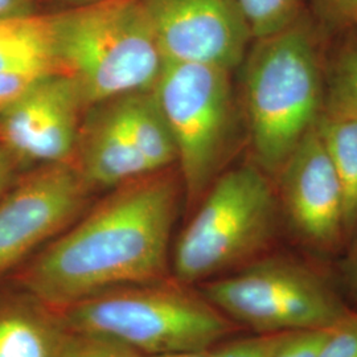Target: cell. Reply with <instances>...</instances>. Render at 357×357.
<instances>
[{"label": "cell", "instance_id": "2", "mask_svg": "<svg viewBox=\"0 0 357 357\" xmlns=\"http://www.w3.org/2000/svg\"><path fill=\"white\" fill-rule=\"evenodd\" d=\"M324 38L305 10L284 29L255 38L240 65L253 162L273 180L323 114Z\"/></svg>", "mask_w": 357, "mask_h": 357}, {"label": "cell", "instance_id": "29", "mask_svg": "<svg viewBox=\"0 0 357 357\" xmlns=\"http://www.w3.org/2000/svg\"><path fill=\"white\" fill-rule=\"evenodd\" d=\"M59 3H63L66 7H73V6H81V4H89V3H96V1H102V0H54Z\"/></svg>", "mask_w": 357, "mask_h": 357}, {"label": "cell", "instance_id": "11", "mask_svg": "<svg viewBox=\"0 0 357 357\" xmlns=\"http://www.w3.org/2000/svg\"><path fill=\"white\" fill-rule=\"evenodd\" d=\"M84 110L76 85L50 73L0 113V146L16 160L73 163Z\"/></svg>", "mask_w": 357, "mask_h": 357}, {"label": "cell", "instance_id": "24", "mask_svg": "<svg viewBox=\"0 0 357 357\" xmlns=\"http://www.w3.org/2000/svg\"><path fill=\"white\" fill-rule=\"evenodd\" d=\"M331 328L291 332L274 357H318Z\"/></svg>", "mask_w": 357, "mask_h": 357}, {"label": "cell", "instance_id": "9", "mask_svg": "<svg viewBox=\"0 0 357 357\" xmlns=\"http://www.w3.org/2000/svg\"><path fill=\"white\" fill-rule=\"evenodd\" d=\"M91 191L73 163L43 165L13 184L0 199V278L68 229Z\"/></svg>", "mask_w": 357, "mask_h": 357}, {"label": "cell", "instance_id": "27", "mask_svg": "<svg viewBox=\"0 0 357 357\" xmlns=\"http://www.w3.org/2000/svg\"><path fill=\"white\" fill-rule=\"evenodd\" d=\"M36 13L35 0H0V20Z\"/></svg>", "mask_w": 357, "mask_h": 357}, {"label": "cell", "instance_id": "25", "mask_svg": "<svg viewBox=\"0 0 357 357\" xmlns=\"http://www.w3.org/2000/svg\"><path fill=\"white\" fill-rule=\"evenodd\" d=\"M335 271L348 303L357 308V231L336 262Z\"/></svg>", "mask_w": 357, "mask_h": 357}, {"label": "cell", "instance_id": "10", "mask_svg": "<svg viewBox=\"0 0 357 357\" xmlns=\"http://www.w3.org/2000/svg\"><path fill=\"white\" fill-rule=\"evenodd\" d=\"M165 63L240 68L255 40L237 0H141Z\"/></svg>", "mask_w": 357, "mask_h": 357}, {"label": "cell", "instance_id": "7", "mask_svg": "<svg viewBox=\"0 0 357 357\" xmlns=\"http://www.w3.org/2000/svg\"><path fill=\"white\" fill-rule=\"evenodd\" d=\"M153 91L174 139L191 215L228 168L245 128L231 72L215 65L165 63Z\"/></svg>", "mask_w": 357, "mask_h": 357}, {"label": "cell", "instance_id": "5", "mask_svg": "<svg viewBox=\"0 0 357 357\" xmlns=\"http://www.w3.org/2000/svg\"><path fill=\"white\" fill-rule=\"evenodd\" d=\"M57 311L68 330L143 356L205 352L241 330L199 290L178 281L122 286Z\"/></svg>", "mask_w": 357, "mask_h": 357}, {"label": "cell", "instance_id": "21", "mask_svg": "<svg viewBox=\"0 0 357 357\" xmlns=\"http://www.w3.org/2000/svg\"><path fill=\"white\" fill-rule=\"evenodd\" d=\"M60 357H146L114 342L68 330Z\"/></svg>", "mask_w": 357, "mask_h": 357}, {"label": "cell", "instance_id": "12", "mask_svg": "<svg viewBox=\"0 0 357 357\" xmlns=\"http://www.w3.org/2000/svg\"><path fill=\"white\" fill-rule=\"evenodd\" d=\"M82 119L73 165L90 188L113 190L153 174L118 119L112 101L88 109Z\"/></svg>", "mask_w": 357, "mask_h": 357}, {"label": "cell", "instance_id": "17", "mask_svg": "<svg viewBox=\"0 0 357 357\" xmlns=\"http://www.w3.org/2000/svg\"><path fill=\"white\" fill-rule=\"evenodd\" d=\"M324 48L323 114L357 119V28Z\"/></svg>", "mask_w": 357, "mask_h": 357}, {"label": "cell", "instance_id": "6", "mask_svg": "<svg viewBox=\"0 0 357 357\" xmlns=\"http://www.w3.org/2000/svg\"><path fill=\"white\" fill-rule=\"evenodd\" d=\"M197 290L237 326L255 333L331 328L355 310L335 268L283 249Z\"/></svg>", "mask_w": 357, "mask_h": 357}, {"label": "cell", "instance_id": "23", "mask_svg": "<svg viewBox=\"0 0 357 357\" xmlns=\"http://www.w3.org/2000/svg\"><path fill=\"white\" fill-rule=\"evenodd\" d=\"M318 357H357V308L332 327Z\"/></svg>", "mask_w": 357, "mask_h": 357}, {"label": "cell", "instance_id": "19", "mask_svg": "<svg viewBox=\"0 0 357 357\" xmlns=\"http://www.w3.org/2000/svg\"><path fill=\"white\" fill-rule=\"evenodd\" d=\"M308 15L326 36L357 28V0H307Z\"/></svg>", "mask_w": 357, "mask_h": 357}, {"label": "cell", "instance_id": "3", "mask_svg": "<svg viewBox=\"0 0 357 357\" xmlns=\"http://www.w3.org/2000/svg\"><path fill=\"white\" fill-rule=\"evenodd\" d=\"M54 72L68 77L86 110L153 89L165 66L141 0H102L51 13Z\"/></svg>", "mask_w": 357, "mask_h": 357}, {"label": "cell", "instance_id": "14", "mask_svg": "<svg viewBox=\"0 0 357 357\" xmlns=\"http://www.w3.org/2000/svg\"><path fill=\"white\" fill-rule=\"evenodd\" d=\"M119 122L151 172L176 166V150L153 89L110 100Z\"/></svg>", "mask_w": 357, "mask_h": 357}, {"label": "cell", "instance_id": "18", "mask_svg": "<svg viewBox=\"0 0 357 357\" xmlns=\"http://www.w3.org/2000/svg\"><path fill=\"white\" fill-rule=\"evenodd\" d=\"M303 0H237L253 38L274 35L305 13Z\"/></svg>", "mask_w": 357, "mask_h": 357}, {"label": "cell", "instance_id": "20", "mask_svg": "<svg viewBox=\"0 0 357 357\" xmlns=\"http://www.w3.org/2000/svg\"><path fill=\"white\" fill-rule=\"evenodd\" d=\"M291 332L255 333L231 336L208 351L209 357H274L278 348Z\"/></svg>", "mask_w": 357, "mask_h": 357}, {"label": "cell", "instance_id": "16", "mask_svg": "<svg viewBox=\"0 0 357 357\" xmlns=\"http://www.w3.org/2000/svg\"><path fill=\"white\" fill-rule=\"evenodd\" d=\"M19 66H44L54 72L51 13L0 20V70Z\"/></svg>", "mask_w": 357, "mask_h": 357}, {"label": "cell", "instance_id": "28", "mask_svg": "<svg viewBox=\"0 0 357 357\" xmlns=\"http://www.w3.org/2000/svg\"><path fill=\"white\" fill-rule=\"evenodd\" d=\"M146 357H209L208 351L205 352H184V354H171V355H159V356Z\"/></svg>", "mask_w": 357, "mask_h": 357}, {"label": "cell", "instance_id": "1", "mask_svg": "<svg viewBox=\"0 0 357 357\" xmlns=\"http://www.w3.org/2000/svg\"><path fill=\"white\" fill-rule=\"evenodd\" d=\"M181 197L172 168L113 188L20 270L16 287L60 310L106 290L165 281Z\"/></svg>", "mask_w": 357, "mask_h": 357}, {"label": "cell", "instance_id": "26", "mask_svg": "<svg viewBox=\"0 0 357 357\" xmlns=\"http://www.w3.org/2000/svg\"><path fill=\"white\" fill-rule=\"evenodd\" d=\"M16 159L4 147L0 146V199L15 184Z\"/></svg>", "mask_w": 357, "mask_h": 357}, {"label": "cell", "instance_id": "22", "mask_svg": "<svg viewBox=\"0 0 357 357\" xmlns=\"http://www.w3.org/2000/svg\"><path fill=\"white\" fill-rule=\"evenodd\" d=\"M50 73L53 70L44 66H19L0 70V113L13 106Z\"/></svg>", "mask_w": 357, "mask_h": 357}, {"label": "cell", "instance_id": "8", "mask_svg": "<svg viewBox=\"0 0 357 357\" xmlns=\"http://www.w3.org/2000/svg\"><path fill=\"white\" fill-rule=\"evenodd\" d=\"M274 183L287 238L317 261L337 262L348 245L344 200L317 126L289 156Z\"/></svg>", "mask_w": 357, "mask_h": 357}, {"label": "cell", "instance_id": "13", "mask_svg": "<svg viewBox=\"0 0 357 357\" xmlns=\"http://www.w3.org/2000/svg\"><path fill=\"white\" fill-rule=\"evenodd\" d=\"M66 335L56 308L20 289L0 293V357H60Z\"/></svg>", "mask_w": 357, "mask_h": 357}, {"label": "cell", "instance_id": "4", "mask_svg": "<svg viewBox=\"0 0 357 357\" xmlns=\"http://www.w3.org/2000/svg\"><path fill=\"white\" fill-rule=\"evenodd\" d=\"M287 238L274 180L253 163L227 168L192 211L172 257L175 280L202 284L248 266Z\"/></svg>", "mask_w": 357, "mask_h": 357}, {"label": "cell", "instance_id": "15", "mask_svg": "<svg viewBox=\"0 0 357 357\" xmlns=\"http://www.w3.org/2000/svg\"><path fill=\"white\" fill-rule=\"evenodd\" d=\"M317 128L342 185L349 243L357 231V119L321 114Z\"/></svg>", "mask_w": 357, "mask_h": 357}]
</instances>
